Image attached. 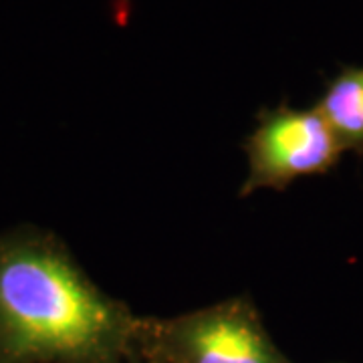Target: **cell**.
<instances>
[{
  "mask_svg": "<svg viewBox=\"0 0 363 363\" xmlns=\"http://www.w3.org/2000/svg\"><path fill=\"white\" fill-rule=\"evenodd\" d=\"M140 321L52 234H0V363H123Z\"/></svg>",
  "mask_w": 363,
  "mask_h": 363,
  "instance_id": "1",
  "label": "cell"
},
{
  "mask_svg": "<svg viewBox=\"0 0 363 363\" xmlns=\"http://www.w3.org/2000/svg\"><path fill=\"white\" fill-rule=\"evenodd\" d=\"M133 357L145 363H293L247 297L140 321Z\"/></svg>",
  "mask_w": 363,
  "mask_h": 363,
  "instance_id": "2",
  "label": "cell"
},
{
  "mask_svg": "<svg viewBox=\"0 0 363 363\" xmlns=\"http://www.w3.org/2000/svg\"><path fill=\"white\" fill-rule=\"evenodd\" d=\"M315 107L345 152H363V67H343Z\"/></svg>",
  "mask_w": 363,
  "mask_h": 363,
  "instance_id": "4",
  "label": "cell"
},
{
  "mask_svg": "<svg viewBox=\"0 0 363 363\" xmlns=\"http://www.w3.org/2000/svg\"><path fill=\"white\" fill-rule=\"evenodd\" d=\"M245 154L248 174L240 188L242 198L325 174L345 150L315 105L309 109L279 105L260 111L255 130L245 140Z\"/></svg>",
  "mask_w": 363,
  "mask_h": 363,
  "instance_id": "3",
  "label": "cell"
},
{
  "mask_svg": "<svg viewBox=\"0 0 363 363\" xmlns=\"http://www.w3.org/2000/svg\"><path fill=\"white\" fill-rule=\"evenodd\" d=\"M123 363H145V362H142V359H138V357H130L128 362H123Z\"/></svg>",
  "mask_w": 363,
  "mask_h": 363,
  "instance_id": "5",
  "label": "cell"
}]
</instances>
